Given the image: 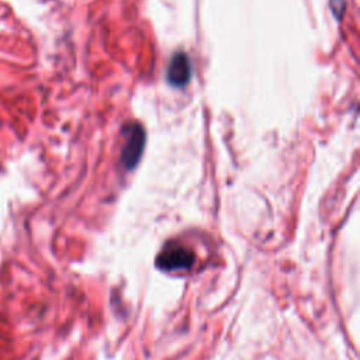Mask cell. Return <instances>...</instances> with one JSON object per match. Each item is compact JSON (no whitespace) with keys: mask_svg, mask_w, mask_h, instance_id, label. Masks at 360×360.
I'll return each mask as SVG.
<instances>
[{"mask_svg":"<svg viewBox=\"0 0 360 360\" xmlns=\"http://www.w3.org/2000/svg\"><path fill=\"white\" fill-rule=\"evenodd\" d=\"M145 146V132L141 125L132 124L127 128L125 143L122 146L121 162L127 169H134L142 155Z\"/></svg>","mask_w":360,"mask_h":360,"instance_id":"1","label":"cell"},{"mask_svg":"<svg viewBox=\"0 0 360 360\" xmlns=\"http://www.w3.org/2000/svg\"><path fill=\"white\" fill-rule=\"evenodd\" d=\"M158 266L165 270H184L193 263V253L183 246H169L166 248L156 260Z\"/></svg>","mask_w":360,"mask_h":360,"instance_id":"2","label":"cell"},{"mask_svg":"<svg viewBox=\"0 0 360 360\" xmlns=\"http://www.w3.org/2000/svg\"><path fill=\"white\" fill-rule=\"evenodd\" d=\"M190 76L191 65L188 56L184 52L174 53L167 66V82L174 87H180L188 83Z\"/></svg>","mask_w":360,"mask_h":360,"instance_id":"3","label":"cell"}]
</instances>
